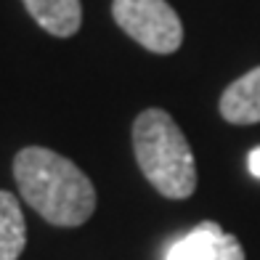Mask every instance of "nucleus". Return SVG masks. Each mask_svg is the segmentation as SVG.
Returning <instances> with one entry per match:
<instances>
[{"label":"nucleus","instance_id":"1","mask_svg":"<svg viewBox=\"0 0 260 260\" xmlns=\"http://www.w3.org/2000/svg\"><path fill=\"white\" fill-rule=\"evenodd\" d=\"M14 178L24 202L51 226H82L96 210V188L72 159L45 146H27L14 159Z\"/></svg>","mask_w":260,"mask_h":260},{"label":"nucleus","instance_id":"2","mask_svg":"<svg viewBox=\"0 0 260 260\" xmlns=\"http://www.w3.org/2000/svg\"><path fill=\"white\" fill-rule=\"evenodd\" d=\"M133 151L144 178L168 199L197 191V165L183 130L165 109H146L133 122Z\"/></svg>","mask_w":260,"mask_h":260},{"label":"nucleus","instance_id":"3","mask_svg":"<svg viewBox=\"0 0 260 260\" xmlns=\"http://www.w3.org/2000/svg\"><path fill=\"white\" fill-rule=\"evenodd\" d=\"M112 16L151 53H175L183 43V24L168 0H114Z\"/></svg>","mask_w":260,"mask_h":260},{"label":"nucleus","instance_id":"4","mask_svg":"<svg viewBox=\"0 0 260 260\" xmlns=\"http://www.w3.org/2000/svg\"><path fill=\"white\" fill-rule=\"evenodd\" d=\"M165 260H244V250L234 234L205 220L170 244Z\"/></svg>","mask_w":260,"mask_h":260},{"label":"nucleus","instance_id":"5","mask_svg":"<svg viewBox=\"0 0 260 260\" xmlns=\"http://www.w3.org/2000/svg\"><path fill=\"white\" fill-rule=\"evenodd\" d=\"M220 114L231 125H255L260 122V67L250 69L223 90Z\"/></svg>","mask_w":260,"mask_h":260},{"label":"nucleus","instance_id":"6","mask_svg":"<svg viewBox=\"0 0 260 260\" xmlns=\"http://www.w3.org/2000/svg\"><path fill=\"white\" fill-rule=\"evenodd\" d=\"M29 16L53 35V38H72L82 24L80 0H21Z\"/></svg>","mask_w":260,"mask_h":260},{"label":"nucleus","instance_id":"7","mask_svg":"<svg viewBox=\"0 0 260 260\" xmlns=\"http://www.w3.org/2000/svg\"><path fill=\"white\" fill-rule=\"evenodd\" d=\"M27 247V223L16 197L0 191V260H19Z\"/></svg>","mask_w":260,"mask_h":260},{"label":"nucleus","instance_id":"8","mask_svg":"<svg viewBox=\"0 0 260 260\" xmlns=\"http://www.w3.org/2000/svg\"><path fill=\"white\" fill-rule=\"evenodd\" d=\"M247 168H250V173L255 175V178H260V146L250 151V157H247Z\"/></svg>","mask_w":260,"mask_h":260}]
</instances>
